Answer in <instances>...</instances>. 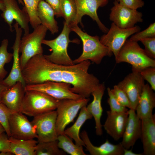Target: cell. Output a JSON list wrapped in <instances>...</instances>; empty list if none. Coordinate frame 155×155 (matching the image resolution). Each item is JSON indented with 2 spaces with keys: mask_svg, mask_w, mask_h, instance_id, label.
<instances>
[{
  "mask_svg": "<svg viewBox=\"0 0 155 155\" xmlns=\"http://www.w3.org/2000/svg\"><path fill=\"white\" fill-rule=\"evenodd\" d=\"M91 64L89 60L71 65L57 64L49 61L43 54L31 58L22 73L26 85L49 81L66 83L72 85V92L88 98L100 83L99 79L88 72Z\"/></svg>",
  "mask_w": 155,
  "mask_h": 155,
  "instance_id": "6da1fadb",
  "label": "cell"
},
{
  "mask_svg": "<svg viewBox=\"0 0 155 155\" xmlns=\"http://www.w3.org/2000/svg\"><path fill=\"white\" fill-rule=\"evenodd\" d=\"M70 27L71 31L75 33L80 38L83 44L82 53L78 58L73 60L74 64L89 60L99 64L104 57L112 55L113 53L108 48L101 42L98 36L90 35L82 31L78 24Z\"/></svg>",
  "mask_w": 155,
  "mask_h": 155,
  "instance_id": "7a4b0ae2",
  "label": "cell"
},
{
  "mask_svg": "<svg viewBox=\"0 0 155 155\" xmlns=\"http://www.w3.org/2000/svg\"><path fill=\"white\" fill-rule=\"evenodd\" d=\"M59 100L43 92L26 90L20 112L33 117L56 109Z\"/></svg>",
  "mask_w": 155,
  "mask_h": 155,
  "instance_id": "3957f363",
  "label": "cell"
},
{
  "mask_svg": "<svg viewBox=\"0 0 155 155\" xmlns=\"http://www.w3.org/2000/svg\"><path fill=\"white\" fill-rule=\"evenodd\" d=\"M115 58L116 63H128L131 65L132 70L140 72L148 67H155V60L148 56L137 42L129 39L126 40Z\"/></svg>",
  "mask_w": 155,
  "mask_h": 155,
  "instance_id": "277c9868",
  "label": "cell"
},
{
  "mask_svg": "<svg viewBox=\"0 0 155 155\" xmlns=\"http://www.w3.org/2000/svg\"><path fill=\"white\" fill-rule=\"evenodd\" d=\"M71 31L70 26L64 22L62 32L57 37L51 40H43L42 44L50 47L52 51L50 55H44L46 59L59 65H71L74 64L68 54L67 49L70 42L77 43L78 40H70L69 34Z\"/></svg>",
  "mask_w": 155,
  "mask_h": 155,
  "instance_id": "5b68a950",
  "label": "cell"
},
{
  "mask_svg": "<svg viewBox=\"0 0 155 155\" xmlns=\"http://www.w3.org/2000/svg\"><path fill=\"white\" fill-rule=\"evenodd\" d=\"M47 29L40 24L21 38L19 47L20 68L23 69L28 61L34 56L43 54L42 46V41L46 36Z\"/></svg>",
  "mask_w": 155,
  "mask_h": 155,
  "instance_id": "8992f818",
  "label": "cell"
},
{
  "mask_svg": "<svg viewBox=\"0 0 155 155\" xmlns=\"http://www.w3.org/2000/svg\"><path fill=\"white\" fill-rule=\"evenodd\" d=\"M90 100L89 98H82L59 100L56 109V127L58 135L64 133L66 127L73 121L80 109L87 106Z\"/></svg>",
  "mask_w": 155,
  "mask_h": 155,
  "instance_id": "52a82bcc",
  "label": "cell"
},
{
  "mask_svg": "<svg viewBox=\"0 0 155 155\" xmlns=\"http://www.w3.org/2000/svg\"><path fill=\"white\" fill-rule=\"evenodd\" d=\"M140 30V27L137 26L130 28H121L112 22L110 29L101 37L100 41L115 57L127 38Z\"/></svg>",
  "mask_w": 155,
  "mask_h": 155,
  "instance_id": "ba28073f",
  "label": "cell"
},
{
  "mask_svg": "<svg viewBox=\"0 0 155 155\" xmlns=\"http://www.w3.org/2000/svg\"><path fill=\"white\" fill-rule=\"evenodd\" d=\"M57 117L56 111L54 110L33 117L31 122L35 127L38 142L57 140Z\"/></svg>",
  "mask_w": 155,
  "mask_h": 155,
  "instance_id": "9c48e42d",
  "label": "cell"
},
{
  "mask_svg": "<svg viewBox=\"0 0 155 155\" xmlns=\"http://www.w3.org/2000/svg\"><path fill=\"white\" fill-rule=\"evenodd\" d=\"M71 85L66 83L47 81L34 84L26 85V90H35L44 93L57 100L78 99L83 98L80 95L72 92Z\"/></svg>",
  "mask_w": 155,
  "mask_h": 155,
  "instance_id": "30bf717a",
  "label": "cell"
},
{
  "mask_svg": "<svg viewBox=\"0 0 155 155\" xmlns=\"http://www.w3.org/2000/svg\"><path fill=\"white\" fill-rule=\"evenodd\" d=\"M111 9L110 20L118 27L122 28L133 27L135 24L143 21L142 13L128 8L118 2L116 0Z\"/></svg>",
  "mask_w": 155,
  "mask_h": 155,
  "instance_id": "8fae6325",
  "label": "cell"
},
{
  "mask_svg": "<svg viewBox=\"0 0 155 155\" xmlns=\"http://www.w3.org/2000/svg\"><path fill=\"white\" fill-rule=\"evenodd\" d=\"M9 125L10 137L23 140L37 138L35 127L31 121L20 111L11 113Z\"/></svg>",
  "mask_w": 155,
  "mask_h": 155,
  "instance_id": "7c38bea8",
  "label": "cell"
},
{
  "mask_svg": "<svg viewBox=\"0 0 155 155\" xmlns=\"http://www.w3.org/2000/svg\"><path fill=\"white\" fill-rule=\"evenodd\" d=\"M74 1L76 5L77 12L74 21L72 25L80 23L81 25L83 26L82 22V18L83 16L86 15L96 22L100 29L103 32L105 33L107 32L109 29L100 21L98 16L97 11L99 7H103L106 5L108 3V0Z\"/></svg>",
  "mask_w": 155,
  "mask_h": 155,
  "instance_id": "4fadbf2b",
  "label": "cell"
},
{
  "mask_svg": "<svg viewBox=\"0 0 155 155\" xmlns=\"http://www.w3.org/2000/svg\"><path fill=\"white\" fill-rule=\"evenodd\" d=\"M3 1L5 5V9L1 16L9 26L10 31H13L12 24L13 21L15 20L23 30L24 35L29 33V18L25 7L21 9L16 0Z\"/></svg>",
  "mask_w": 155,
  "mask_h": 155,
  "instance_id": "5bb4252c",
  "label": "cell"
},
{
  "mask_svg": "<svg viewBox=\"0 0 155 155\" xmlns=\"http://www.w3.org/2000/svg\"><path fill=\"white\" fill-rule=\"evenodd\" d=\"M144 80L140 72L132 70L117 85L125 93L130 102L131 109L135 111L145 85Z\"/></svg>",
  "mask_w": 155,
  "mask_h": 155,
  "instance_id": "9a60e30c",
  "label": "cell"
},
{
  "mask_svg": "<svg viewBox=\"0 0 155 155\" xmlns=\"http://www.w3.org/2000/svg\"><path fill=\"white\" fill-rule=\"evenodd\" d=\"M13 27L16 32L14 43L11 47L13 50V63L11 71L8 76L3 80L5 84L10 86L18 82H21L25 86L26 83L23 78L20 68L19 54V47L22 34V29L16 22Z\"/></svg>",
  "mask_w": 155,
  "mask_h": 155,
  "instance_id": "2e32d148",
  "label": "cell"
},
{
  "mask_svg": "<svg viewBox=\"0 0 155 155\" xmlns=\"http://www.w3.org/2000/svg\"><path fill=\"white\" fill-rule=\"evenodd\" d=\"M128 117L121 143L125 149L133 147L142 134L141 119L137 115L135 111L130 109L127 111Z\"/></svg>",
  "mask_w": 155,
  "mask_h": 155,
  "instance_id": "e0dca14e",
  "label": "cell"
},
{
  "mask_svg": "<svg viewBox=\"0 0 155 155\" xmlns=\"http://www.w3.org/2000/svg\"><path fill=\"white\" fill-rule=\"evenodd\" d=\"M106 119L103 126L107 133L115 140L122 137L126 125L128 113L127 112L118 113L110 110L106 111Z\"/></svg>",
  "mask_w": 155,
  "mask_h": 155,
  "instance_id": "ac0fdd59",
  "label": "cell"
},
{
  "mask_svg": "<svg viewBox=\"0 0 155 155\" xmlns=\"http://www.w3.org/2000/svg\"><path fill=\"white\" fill-rule=\"evenodd\" d=\"M143 155H155V115L141 119Z\"/></svg>",
  "mask_w": 155,
  "mask_h": 155,
  "instance_id": "d6986e66",
  "label": "cell"
},
{
  "mask_svg": "<svg viewBox=\"0 0 155 155\" xmlns=\"http://www.w3.org/2000/svg\"><path fill=\"white\" fill-rule=\"evenodd\" d=\"M85 147L91 155H123L124 148L121 143L114 144L107 140L98 146H95L91 142L87 131H83L80 134Z\"/></svg>",
  "mask_w": 155,
  "mask_h": 155,
  "instance_id": "ffe728a7",
  "label": "cell"
},
{
  "mask_svg": "<svg viewBox=\"0 0 155 155\" xmlns=\"http://www.w3.org/2000/svg\"><path fill=\"white\" fill-rule=\"evenodd\" d=\"M25 86L18 82L3 92L1 102L11 112L20 111L25 92Z\"/></svg>",
  "mask_w": 155,
  "mask_h": 155,
  "instance_id": "44dd1931",
  "label": "cell"
},
{
  "mask_svg": "<svg viewBox=\"0 0 155 155\" xmlns=\"http://www.w3.org/2000/svg\"><path fill=\"white\" fill-rule=\"evenodd\" d=\"M104 83H99L92 93L93 97L92 101L86 106V107L94 117L95 123L96 135L101 136L103 133L101 118L103 111L101 101L105 89Z\"/></svg>",
  "mask_w": 155,
  "mask_h": 155,
  "instance_id": "7402d4cb",
  "label": "cell"
},
{
  "mask_svg": "<svg viewBox=\"0 0 155 155\" xmlns=\"http://www.w3.org/2000/svg\"><path fill=\"white\" fill-rule=\"evenodd\" d=\"M155 107V94L148 83L145 84L137 105L135 111L141 119L152 114Z\"/></svg>",
  "mask_w": 155,
  "mask_h": 155,
  "instance_id": "603a6c76",
  "label": "cell"
},
{
  "mask_svg": "<svg viewBox=\"0 0 155 155\" xmlns=\"http://www.w3.org/2000/svg\"><path fill=\"white\" fill-rule=\"evenodd\" d=\"M37 14L40 24L45 26L52 34L58 32L59 28L55 19L54 11L49 5L43 0H41L38 4Z\"/></svg>",
  "mask_w": 155,
  "mask_h": 155,
  "instance_id": "cb8c5ba5",
  "label": "cell"
},
{
  "mask_svg": "<svg viewBox=\"0 0 155 155\" xmlns=\"http://www.w3.org/2000/svg\"><path fill=\"white\" fill-rule=\"evenodd\" d=\"M92 117L86 106H83L80 109L75 122L71 126L65 129L64 133L73 139L76 144L85 146L84 143L80 136V130L86 121L92 119Z\"/></svg>",
  "mask_w": 155,
  "mask_h": 155,
  "instance_id": "d4e9b609",
  "label": "cell"
},
{
  "mask_svg": "<svg viewBox=\"0 0 155 155\" xmlns=\"http://www.w3.org/2000/svg\"><path fill=\"white\" fill-rule=\"evenodd\" d=\"M10 152L13 155H35L37 141L33 139L23 140L9 137Z\"/></svg>",
  "mask_w": 155,
  "mask_h": 155,
  "instance_id": "484cf974",
  "label": "cell"
},
{
  "mask_svg": "<svg viewBox=\"0 0 155 155\" xmlns=\"http://www.w3.org/2000/svg\"><path fill=\"white\" fill-rule=\"evenodd\" d=\"M59 148L71 155H86L83 146L74 144L68 136L64 133L58 135L57 139Z\"/></svg>",
  "mask_w": 155,
  "mask_h": 155,
  "instance_id": "4316f807",
  "label": "cell"
},
{
  "mask_svg": "<svg viewBox=\"0 0 155 155\" xmlns=\"http://www.w3.org/2000/svg\"><path fill=\"white\" fill-rule=\"evenodd\" d=\"M65 152L58 146L57 140L38 142L35 155H65Z\"/></svg>",
  "mask_w": 155,
  "mask_h": 155,
  "instance_id": "83f0119b",
  "label": "cell"
},
{
  "mask_svg": "<svg viewBox=\"0 0 155 155\" xmlns=\"http://www.w3.org/2000/svg\"><path fill=\"white\" fill-rule=\"evenodd\" d=\"M61 9L64 22L70 26L74 23L77 9L74 0H61Z\"/></svg>",
  "mask_w": 155,
  "mask_h": 155,
  "instance_id": "f1b7e54d",
  "label": "cell"
},
{
  "mask_svg": "<svg viewBox=\"0 0 155 155\" xmlns=\"http://www.w3.org/2000/svg\"><path fill=\"white\" fill-rule=\"evenodd\" d=\"M8 43V40L4 39L0 45V80H3L8 73L5 65L10 62L13 58V53L7 51Z\"/></svg>",
  "mask_w": 155,
  "mask_h": 155,
  "instance_id": "f546056e",
  "label": "cell"
},
{
  "mask_svg": "<svg viewBox=\"0 0 155 155\" xmlns=\"http://www.w3.org/2000/svg\"><path fill=\"white\" fill-rule=\"evenodd\" d=\"M29 18L30 23L34 29L40 25V22L37 14L38 4L41 0H22Z\"/></svg>",
  "mask_w": 155,
  "mask_h": 155,
  "instance_id": "4dcf8cb0",
  "label": "cell"
},
{
  "mask_svg": "<svg viewBox=\"0 0 155 155\" xmlns=\"http://www.w3.org/2000/svg\"><path fill=\"white\" fill-rule=\"evenodd\" d=\"M155 37V23L151 24L146 29L132 35L129 40L137 42L142 39Z\"/></svg>",
  "mask_w": 155,
  "mask_h": 155,
  "instance_id": "1f68e13d",
  "label": "cell"
},
{
  "mask_svg": "<svg viewBox=\"0 0 155 155\" xmlns=\"http://www.w3.org/2000/svg\"><path fill=\"white\" fill-rule=\"evenodd\" d=\"M11 112L3 103L0 102V123L4 127L8 136H10L9 121Z\"/></svg>",
  "mask_w": 155,
  "mask_h": 155,
  "instance_id": "d6a6232c",
  "label": "cell"
},
{
  "mask_svg": "<svg viewBox=\"0 0 155 155\" xmlns=\"http://www.w3.org/2000/svg\"><path fill=\"white\" fill-rule=\"evenodd\" d=\"M109 96L107 102L110 106V111L114 112L121 113L127 112L128 108L122 105L118 102L109 88H107Z\"/></svg>",
  "mask_w": 155,
  "mask_h": 155,
  "instance_id": "836d02e7",
  "label": "cell"
},
{
  "mask_svg": "<svg viewBox=\"0 0 155 155\" xmlns=\"http://www.w3.org/2000/svg\"><path fill=\"white\" fill-rule=\"evenodd\" d=\"M118 102L121 105L127 108L131 109V107L129 100L125 92L119 88L117 85L113 86V89H111Z\"/></svg>",
  "mask_w": 155,
  "mask_h": 155,
  "instance_id": "e575fe53",
  "label": "cell"
},
{
  "mask_svg": "<svg viewBox=\"0 0 155 155\" xmlns=\"http://www.w3.org/2000/svg\"><path fill=\"white\" fill-rule=\"evenodd\" d=\"M145 47V53L150 58L155 59V37L142 39L140 40Z\"/></svg>",
  "mask_w": 155,
  "mask_h": 155,
  "instance_id": "d590c367",
  "label": "cell"
},
{
  "mask_svg": "<svg viewBox=\"0 0 155 155\" xmlns=\"http://www.w3.org/2000/svg\"><path fill=\"white\" fill-rule=\"evenodd\" d=\"M144 80L150 84L152 89L155 90V67H149L140 72Z\"/></svg>",
  "mask_w": 155,
  "mask_h": 155,
  "instance_id": "8d00e7d4",
  "label": "cell"
},
{
  "mask_svg": "<svg viewBox=\"0 0 155 155\" xmlns=\"http://www.w3.org/2000/svg\"><path fill=\"white\" fill-rule=\"evenodd\" d=\"M120 4L128 8L137 10L144 5L142 0H116Z\"/></svg>",
  "mask_w": 155,
  "mask_h": 155,
  "instance_id": "74e56055",
  "label": "cell"
},
{
  "mask_svg": "<svg viewBox=\"0 0 155 155\" xmlns=\"http://www.w3.org/2000/svg\"><path fill=\"white\" fill-rule=\"evenodd\" d=\"M5 133L0 134V152H10L9 137Z\"/></svg>",
  "mask_w": 155,
  "mask_h": 155,
  "instance_id": "f35d334b",
  "label": "cell"
},
{
  "mask_svg": "<svg viewBox=\"0 0 155 155\" xmlns=\"http://www.w3.org/2000/svg\"><path fill=\"white\" fill-rule=\"evenodd\" d=\"M46 1L53 9L55 15L57 18L63 17L61 9V0H46Z\"/></svg>",
  "mask_w": 155,
  "mask_h": 155,
  "instance_id": "ab89813d",
  "label": "cell"
},
{
  "mask_svg": "<svg viewBox=\"0 0 155 155\" xmlns=\"http://www.w3.org/2000/svg\"><path fill=\"white\" fill-rule=\"evenodd\" d=\"M9 86L6 85L4 83L3 80H0V102L1 97L4 92Z\"/></svg>",
  "mask_w": 155,
  "mask_h": 155,
  "instance_id": "60d3db41",
  "label": "cell"
},
{
  "mask_svg": "<svg viewBox=\"0 0 155 155\" xmlns=\"http://www.w3.org/2000/svg\"><path fill=\"white\" fill-rule=\"evenodd\" d=\"M123 155H143V154L135 153L132 151V149L129 150L124 148Z\"/></svg>",
  "mask_w": 155,
  "mask_h": 155,
  "instance_id": "b9f144b4",
  "label": "cell"
},
{
  "mask_svg": "<svg viewBox=\"0 0 155 155\" xmlns=\"http://www.w3.org/2000/svg\"><path fill=\"white\" fill-rule=\"evenodd\" d=\"M5 9V5L3 0H0V10L3 12Z\"/></svg>",
  "mask_w": 155,
  "mask_h": 155,
  "instance_id": "7bdbcfd3",
  "label": "cell"
},
{
  "mask_svg": "<svg viewBox=\"0 0 155 155\" xmlns=\"http://www.w3.org/2000/svg\"><path fill=\"white\" fill-rule=\"evenodd\" d=\"M3 132H5V129L2 125L0 123V134Z\"/></svg>",
  "mask_w": 155,
  "mask_h": 155,
  "instance_id": "ee69618b",
  "label": "cell"
},
{
  "mask_svg": "<svg viewBox=\"0 0 155 155\" xmlns=\"http://www.w3.org/2000/svg\"><path fill=\"white\" fill-rule=\"evenodd\" d=\"M18 1L19 4H21L23 5L24 6V3L22 0H18Z\"/></svg>",
  "mask_w": 155,
  "mask_h": 155,
  "instance_id": "f6af8a7d",
  "label": "cell"
}]
</instances>
